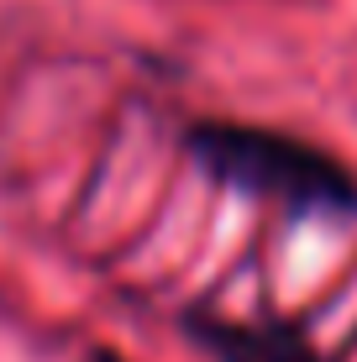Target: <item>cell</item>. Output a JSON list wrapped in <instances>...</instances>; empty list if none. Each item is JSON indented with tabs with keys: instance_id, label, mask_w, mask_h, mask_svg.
<instances>
[{
	"instance_id": "3957f363",
	"label": "cell",
	"mask_w": 357,
	"mask_h": 362,
	"mask_svg": "<svg viewBox=\"0 0 357 362\" xmlns=\"http://www.w3.org/2000/svg\"><path fill=\"white\" fill-rule=\"evenodd\" d=\"M84 362H127L116 346H84Z\"/></svg>"
},
{
	"instance_id": "7a4b0ae2",
	"label": "cell",
	"mask_w": 357,
	"mask_h": 362,
	"mask_svg": "<svg viewBox=\"0 0 357 362\" xmlns=\"http://www.w3.org/2000/svg\"><path fill=\"white\" fill-rule=\"evenodd\" d=\"M174 326L211 362H331L315 346V336L294 315H279V310L247 320V315H221L205 299H189L174 315Z\"/></svg>"
},
{
	"instance_id": "6da1fadb",
	"label": "cell",
	"mask_w": 357,
	"mask_h": 362,
	"mask_svg": "<svg viewBox=\"0 0 357 362\" xmlns=\"http://www.w3.org/2000/svg\"><path fill=\"white\" fill-rule=\"evenodd\" d=\"M179 147L205 184H226L257 205H274L284 221H357V173L300 132L237 116H194L184 121Z\"/></svg>"
}]
</instances>
